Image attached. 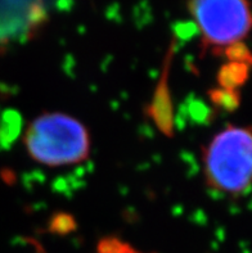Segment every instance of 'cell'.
<instances>
[{
	"mask_svg": "<svg viewBox=\"0 0 252 253\" xmlns=\"http://www.w3.org/2000/svg\"><path fill=\"white\" fill-rule=\"evenodd\" d=\"M30 157L50 167L67 166L89 157L90 136L79 120L62 112H47L30 122L25 134Z\"/></svg>",
	"mask_w": 252,
	"mask_h": 253,
	"instance_id": "6da1fadb",
	"label": "cell"
},
{
	"mask_svg": "<svg viewBox=\"0 0 252 253\" xmlns=\"http://www.w3.org/2000/svg\"><path fill=\"white\" fill-rule=\"evenodd\" d=\"M203 173L211 189L237 196L252 185V127L230 125L203 149Z\"/></svg>",
	"mask_w": 252,
	"mask_h": 253,
	"instance_id": "7a4b0ae2",
	"label": "cell"
},
{
	"mask_svg": "<svg viewBox=\"0 0 252 253\" xmlns=\"http://www.w3.org/2000/svg\"><path fill=\"white\" fill-rule=\"evenodd\" d=\"M188 9L202 34L203 49H225L242 42L252 30L249 0H189Z\"/></svg>",
	"mask_w": 252,
	"mask_h": 253,
	"instance_id": "3957f363",
	"label": "cell"
},
{
	"mask_svg": "<svg viewBox=\"0 0 252 253\" xmlns=\"http://www.w3.org/2000/svg\"><path fill=\"white\" fill-rule=\"evenodd\" d=\"M167 71H169V67L166 66L163 71L162 79H161L160 86L154 94L153 102L151 106V117L154 120L158 128L170 136L172 134V115L171 99H170L169 87H167Z\"/></svg>",
	"mask_w": 252,
	"mask_h": 253,
	"instance_id": "277c9868",
	"label": "cell"
},
{
	"mask_svg": "<svg viewBox=\"0 0 252 253\" xmlns=\"http://www.w3.org/2000/svg\"><path fill=\"white\" fill-rule=\"evenodd\" d=\"M250 67L251 66L242 62H229L224 64L217 74L219 87L238 91V87L243 86L245 83L249 80Z\"/></svg>",
	"mask_w": 252,
	"mask_h": 253,
	"instance_id": "5b68a950",
	"label": "cell"
},
{
	"mask_svg": "<svg viewBox=\"0 0 252 253\" xmlns=\"http://www.w3.org/2000/svg\"><path fill=\"white\" fill-rule=\"evenodd\" d=\"M208 95L215 106L225 109V111H234L236 108H238L241 103V94L237 90L216 87V89L211 90Z\"/></svg>",
	"mask_w": 252,
	"mask_h": 253,
	"instance_id": "8992f818",
	"label": "cell"
},
{
	"mask_svg": "<svg viewBox=\"0 0 252 253\" xmlns=\"http://www.w3.org/2000/svg\"><path fill=\"white\" fill-rule=\"evenodd\" d=\"M97 253H142L131 247L130 244L125 243L121 239L115 237L103 238L98 243Z\"/></svg>",
	"mask_w": 252,
	"mask_h": 253,
	"instance_id": "52a82bcc",
	"label": "cell"
}]
</instances>
